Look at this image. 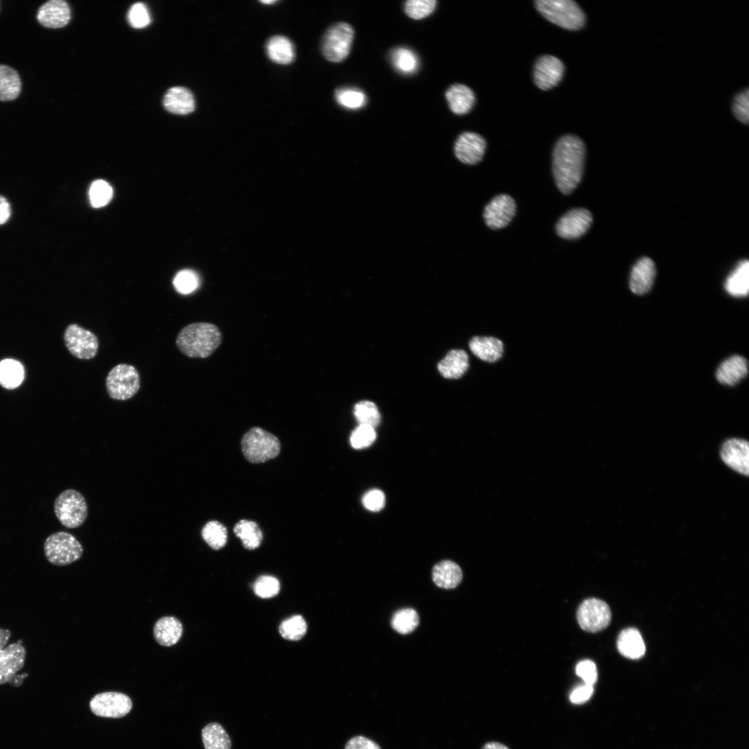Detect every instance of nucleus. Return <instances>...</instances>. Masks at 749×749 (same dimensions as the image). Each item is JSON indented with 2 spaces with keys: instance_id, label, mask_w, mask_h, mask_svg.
<instances>
[{
  "instance_id": "48",
  "label": "nucleus",
  "mask_w": 749,
  "mask_h": 749,
  "mask_svg": "<svg viewBox=\"0 0 749 749\" xmlns=\"http://www.w3.org/2000/svg\"><path fill=\"white\" fill-rule=\"evenodd\" d=\"M362 502L367 509L372 511H378L384 506L385 496L379 490H371L365 494Z\"/></svg>"
},
{
  "instance_id": "38",
  "label": "nucleus",
  "mask_w": 749,
  "mask_h": 749,
  "mask_svg": "<svg viewBox=\"0 0 749 749\" xmlns=\"http://www.w3.org/2000/svg\"><path fill=\"white\" fill-rule=\"evenodd\" d=\"M307 625L300 615H294L284 620L279 626L281 636L288 640L298 641L306 634Z\"/></svg>"
},
{
  "instance_id": "12",
  "label": "nucleus",
  "mask_w": 749,
  "mask_h": 749,
  "mask_svg": "<svg viewBox=\"0 0 749 749\" xmlns=\"http://www.w3.org/2000/svg\"><path fill=\"white\" fill-rule=\"evenodd\" d=\"M721 460L734 472L748 476L749 473V444L739 438L725 440L721 445Z\"/></svg>"
},
{
  "instance_id": "13",
  "label": "nucleus",
  "mask_w": 749,
  "mask_h": 749,
  "mask_svg": "<svg viewBox=\"0 0 749 749\" xmlns=\"http://www.w3.org/2000/svg\"><path fill=\"white\" fill-rule=\"evenodd\" d=\"M516 212L514 199L508 194L496 196L485 206L483 218L486 225L492 230L506 227L512 220Z\"/></svg>"
},
{
  "instance_id": "40",
  "label": "nucleus",
  "mask_w": 749,
  "mask_h": 749,
  "mask_svg": "<svg viewBox=\"0 0 749 749\" xmlns=\"http://www.w3.org/2000/svg\"><path fill=\"white\" fill-rule=\"evenodd\" d=\"M112 187L103 180L94 181L89 189V196L92 205L98 208L106 205L112 197Z\"/></svg>"
},
{
  "instance_id": "2",
  "label": "nucleus",
  "mask_w": 749,
  "mask_h": 749,
  "mask_svg": "<svg viewBox=\"0 0 749 749\" xmlns=\"http://www.w3.org/2000/svg\"><path fill=\"white\" fill-rule=\"evenodd\" d=\"M222 341L220 329L209 322H193L184 327L178 334L175 343L179 350L189 358H207Z\"/></svg>"
},
{
  "instance_id": "39",
  "label": "nucleus",
  "mask_w": 749,
  "mask_h": 749,
  "mask_svg": "<svg viewBox=\"0 0 749 749\" xmlns=\"http://www.w3.org/2000/svg\"><path fill=\"white\" fill-rule=\"evenodd\" d=\"M354 413L360 424L375 427L381 420V415L377 406L370 401L363 400L356 403L354 406Z\"/></svg>"
},
{
  "instance_id": "30",
  "label": "nucleus",
  "mask_w": 749,
  "mask_h": 749,
  "mask_svg": "<svg viewBox=\"0 0 749 749\" xmlns=\"http://www.w3.org/2000/svg\"><path fill=\"white\" fill-rule=\"evenodd\" d=\"M21 89V82L17 71L8 65L0 64V101L17 98Z\"/></svg>"
},
{
  "instance_id": "44",
  "label": "nucleus",
  "mask_w": 749,
  "mask_h": 749,
  "mask_svg": "<svg viewBox=\"0 0 749 749\" xmlns=\"http://www.w3.org/2000/svg\"><path fill=\"white\" fill-rule=\"evenodd\" d=\"M376 438L374 427L366 424H359L350 436L351 445L355 449H362L370 446Z\"/></svg>"
},
{
  "instance_id": "33",
  "label": "nucleus",
  "mask_w": 749,
  "mask_h": 749,
  "mask_svg": "<svg viewBox=\"0 0 749 749\" xmlns=\"http://www.w3.org/2000/svg\"><path fill=\"white\" fill-rule=\"evenodd\" d=\"M24 378V369L20 362L12 359L0 361V384L7 389L18 387Z\"/></svg>"
},
{
  "instance_id": "41",
  "label": "nucleus",
  "mask_w": 749,
  "mask_h": 749,
  "mask_svg": "<svg viewBox=\"0 0 749 749\" xmlns=\"http://www.w3.org/2000/svg\"><path fill=\"white\" fill-rule=\"evenodd\" d=\"M436 5V0H408L404 3V11L409 17L421 19L430 15Z\"/></svg>"
},
{
  "instance_id": "50",
  "label": "nucleus",
  "mask_w": 749,
  "mask_h": 749,
  "mask_svg": "<svg viewBox=\"0 0 749 749\" xmlns=\"http://www.w3.org/2000/svg\"><path fill=\"white\" fill-rule=\"evenodd\" d=\"M594 691L593 686L584 685L575 689L570 695V700L574 704H581L591 697Z\"/></svg>"
},
{
  "instance_id": "46",
  "label": "nucleus",
  "mask_w": 749,
  "mask_h": 749,
  "mask_svg": "<svg viewBox=\"0 0 749 749\" xmlns=\"http://www.w3.org/2000/svg\"><path fill=\"white\" fill-rule=\"evenodd\" d=\"M749 92L748 89L739 93L732 103V112L734 117L741 123L748 125L749 122Z\"/></svg>"
},
{
  "instance_id": "53",
  "label": "nucleus",
  "mask_w": 749,
  "mask_h": 749,
  "mask_svg": "<svg viewBox=\"0 0 749 749\" xmlns=\"http://www.w3.org/2000/svg\"><path fill=\"white\" fill-rule=\"evenodd\" d=\"M481 749H509L503 743L497 741H489L485 743Z\"/></svg>"
},
{
  "instance_id": "47",
  "label": "nucleus",
  "mask_w": 749,
  "mask_h": 749,
  "mask_svg": "<svg viewBox=\"0 0 749 749\" xmlns=\"http://www.w3.org/2000/svg\"><path fill=\"white\" fill-rule=\"evenodd\" d=\"M576 674L580 676L586 685H592L597 680V669L594 662L586 660L580 662L576 668Z\"/></svg>"
},
{
  "instance_id": "16",
  "label": "nucleus",
  "mask_w": 749,
  "mask_h": 749,
  "mask_svg": "<svg viewBox=\"0 0 749 749\" xmlns=\"http://www.w3.org/2000/svg\"><path fill=\"white\" fill-rule=\"evenodd\" d=\"M485 148L486 141L483 137L476 132H465L455 141L454 153L461 162L472 165L482 160Z\"/></svg>"
},
{
  "instance_id": "3",
  "label": "nucleus",
  "mask_w": 749,
  "mask_h": 749,
  "mask_svg": "<svg viewBox=\"0 0 749 749\" xmlns=\"http://www.w3.org/2000/svg\"><path fill=\"white\" fill-rule=\"evenodd\" d=\"M537 10L551 22L566 29L578 30L585 23V15L572 0H537Z\"/></svg>"
},
{
  "instance_id": "19",
  "label": "nucleus",
  "mask_w": 749,
  "mask_h": 749,
  "mask_svg": "<svg viewBox=\"0 0 749 749\" xmlns=\"http://www.w3.org/2000/svg\"><path fill=\"white\" fill-rule=\"evenodd\" d=\"M71 10L63 0H50L38 9L37 19L46 28H59L65 26L70 21Z\"/></svg>"
},
{
  "instance_id": "11",
  "label": "nucleus",
  "mask_w": 749,
  "mask_h": 749,
  "mask_svg": "<svg viewBox=\"0 0 749 749\" xmlns=\"http://www.w3.org/2000/svg\"><path fill=\"white\" fill-rule=\"evenodd\" d=\"M92 712L96 716L106 718H121L132 708L130 698L119 692H103L94 696L89 703Z\"/></svg>"
},
{
  "instance_id": "15",
  "label": "nucleus",
  "mask_w": 749,
  "mask_h": 749,
  "mask_svg": "<svg viewBox=\"0 0 749 749\" xmlns=\"http://www.w3.org/2000/svg\"><path fill=\"white\" fill-rule=\"evenodd\" d=\"M564 68L562 62L553 55H544L540 57L534 67L533 77L535 85L543 90L551 89L561 80Z\"/></svg>"
},
{
  "instance_id": "7",
  "label": "nucleus",
  "mask_w": 749,
  "mask_h": 749,
  "mask_svg": "<svg viewBox=\"0 0 749 749\" xmlns=\"http://www.w3.org/2000/svg\"><path fill=\"white\" fill-rule=\"evenodd\" d=\"M105 385L110 398L120 401L129 399L140 388L139 372L132 365L118 364L107 374Z\"/></svg>"
},
{
  "instance_id": "35",
  "label": "nucleus",
  "mask_w": 749,
  "mask_h": 749,
  "mask_svg": "<svg viewBox=\"0 0 749 749\" xmlns=\"http://www.w3.org/2000/svg\"><path fill=\"white\" fill-rule=\"evenodd\" d=\"M204 541L212 549L223 548L227 541V529L221 522L212 520L205 524L201 530Z\"/></svg>"
},
{
  "instance_id": "34",
  "label": "nucleus",
  "mask_w": 749,
  "mask_h": 749,
  "mask_svg": "<svg viewBox=\"0 0 749 749\" xmlns=\"http://www.w3.org/2000/svg\"><path fill=\"white\" fill-rule=\"evenodd\" d=\"M389 60L394 68L404 74L415 73L419 67V60L415 53L405 47H397L390 51Z\"/></svg>"
},
{
  "instance_id": "51",
  "label": "nucleus",
  "mask_w": 749,
  "mask_h": 749,
  "mask_svg": "<svg viewBox=\"0 0 749 749\" xmlns=\"http://www.w3.org/2000/svg\"><path fill=\"white\" fill-rule=\"evenodd\" d=\"M11 214L10 206L6 198L0 195V225L6 223Z\"/></svg>"
},
{
  "instance_id": "14",
  "label": "nucleus",
  "mask_w": 749,
  "mask_h": 749,
  "mask_svg": "<svg viewBox=\"0 0 749 749\" xmlns=\"http://www.w3.org/2000/svg\"><path fill=\"white\" fill-rule=\"evenodd\" d=\"M591 212L585 208H574L564 214L556 225L558 236L566 239H576L583 236L592 223Z\"/></svg>"
},
{
  "instance_id": "26",
  "label": "nucleus",
  "mask_w": 749,
  "mask_h": 749,
  "mask_svg": "<svg viewBox=\"0 0 749 749\" xmlns=\"http://www.w3.org/2000/svg\"><path fill=\"white\" fill-rule=\"evenodd\" d=\"M619 652L624 657L637 660L642 657L646 647L640 632L635 628H629L622 630L617 639Z\"/></svg>"
},
{
  "instance_id": "6",
  "label": "nucleus",
  "mask_w": 749,
  "mask_h": 749,
  "mask_svg": "<svg viewBox=\"0 0 749 749\" xmlns=\"http://www.w3.org/2000/svg\"><path fill=\"white\" fill-rule=\"evenodd\" d=\"M54 512L58 519L67 528L80 526L87 517V503L84 496L74 489L61 492L55 499Z\"/></svg>"
},
{
  "instance_id": "1",
  "label": "nucleus",
  "mask_w": 749,
  "mask_h": 749,
  "mask_svg": "<svg viewBox=\"0 0 749 749\" xmlns=\"http://www.w3.org/2000/svg\"><path fill=\"white\" fill-rule=\"evenodd\" d=\"M585 156V144L576 135H564L556 142L553 151L552 171L556 184L563 194H569L580 183Z\"/></svg>"
},
{
  "instance_id": "10",
  "label": "nucleus",
  "mask_w": 749,
  "mask_h": 749,
  "mask_svg": "<svg viewBox=\"0 0 749 749\" xmlns=\"http://www.w3.org/2000/svg\"><path fill=\"white\" fill-rule=\"evenodd\" d=\"M64 339L69 352L78 359H92L97 354L98 349L97 336L91 331L84 329L78 324H71L67 327Z\"/></svg>"
},
{
  "instance_id": "24",
  "label": "nucleus",
  "mask_w": 749,
  "mask_h": 749,
  "mask_svg": "<svg viewBox=\"0 0 749 749\" xmlns=\"http://www.w3.org/2000/svg\"><path fill=\"white\" fill-rule=\"evenodd\" d=\"M183 626L176 617H163L159 619L153 628V636L156 642L164 646H171L180 640L182 635Z\"/></svg>"
},
{
  "instance_id": "43",
  "label": "nucleus",
  "mask_w": 749,
  "mask_h": 749,
  "mask_svg": "<svg viewBox=\"0 0 749 749\" xmlns=\"http://www.w3.org/2000/svg\"><path fill=\"white\" fill-rule=\"evenodd\" d=\"M173 283L178 292L182 294H189L198 286L199 279L193 271L182 270L175 275Z\"/></svg>"
},
{
  "instance_id": "25",
  "label": "nucleus",
  "mask_w": 749,
  "mask_h": 749,
  "mask_svg": "<svg viewBox=\"0 0 749 749\" xmlns=\"http://www.w3.org/2000/svg\"><path fill=\"white\" fill-rule=\"evenodd\" d=\"M445 98L452 112L458 115L468 113L475 103L473 91L463 84H454L445 92Z\"/></svg>"
},
{
  "instance_id": "20",
  "label": "nucleus",
  "mask_w": 749,
  "mask_h": 749,
  "mask_svg": "<svg viewBox=\"0 0 749 749\" xmlns=\"http://www.w3.org/2000/svg\"><path fill=\"white\" fill-rule=\"evenodd\" d=\"M655 275V265L651 259L643 257L638 260L630 274L629 285L631 291L637 295L648 293L652 288Z\"/></svg>"
},
{
  "instance_id": "28",
  "label": "nucleus",
  "mask_w": 749,
  "mask_h": 749,
  "mask_svg": "<svg viewBox=\"0 0 749 749\" xmlns=\"http://www.w3.org/2000/svg\"><path fill=\"white\" fill-rule=\"evenodd\" d=\"M266 53L269 58L278 64H287L293 62L295 51L292 42L282 35L270 37L266 45Z\"/></svg>"
},
{
  "instance_id": "9",
  "label": "nucleus",
  "mask_w": 749,
  "mask_h": 749,
  "mask_svg": "<svg viewBox=\"0 0 749 749\" xmlns=\"http://www.w3.org/2000/svg\"><path fill=\"white\" fill-rule=\"evenodd\" d=\"M577 620L583 630L596 632L608 626L611 611L605 601L595 598L587 599L578 607Z\"/></svg>"
},
{
  "instance_id": "29",
  "label": "nucleus",
  "mask_w": 749,
  "mask_h": 749,
  "mask_svg": "<svg viewBox=\"0 0 749 749\" xmlns=\"http://www.w3.org/2000/svg\"><path fill=\"white\" fill-rule=\"evenodd\" d=\"M725 289L731 295L744 297L749 290V264L748 260L740 261L727 278Z\"/></svg>"
},
{
  "instance_id": "17",
  "label": "nucleus",
  "mask_w": 749,
  "mask_h": 749,
  "mask_svg": "<svg viewBox=\"0 0 749 749\" xmlns=\"http://www.w3.org/2000/svg\"><path fill=\"white\" fill-rule=\"evenodd\" d=\"M26 649L17 642L0 650V685L10 683L24 665Z\"/></svg>"
},
{
  "instance_id": "45",
  "label": "nucleus",
  "mask_w": 749,
  "mask_h": 749,
  "mask_svg": "<svg viewBox=\"0 0 749 749\" xmlns=\"http://www.w3.org/2000/svg\"><path fill=\"white\" fill-rule=\"evenodd\" d=\"M130 25L135 28H142L150 22V17L146 6L142 3H136L130 8L128 13Z\"/></svg>"
},
{
  "instance_id": "8",
  "label": "nucleus",
  "mask_w": 749,
  "mask_h": 749,
  "mask_svg": "<svg viewBox=\"0 0 749 749\" xmlns=\"http://www.w3.org/2000/svg\"><path fill=\"white\" fill-rule=\"evenodd\" d=\"M354 36L353 27L347 23L338 22L331 26L322 40L324 57L333 62L343 61L350 53Z\"/></svg>"
},
{
  "instance_id": "22",
  "label": "nucleus",
  "mask_w": 749,
  "mask_h": 749,
  "mask_svg": "<svg viewBox=\"0 0 749 749\" xmlns=\"http://www.w3.org/2000/svg\"><path fill=\"white\" fill-rule=\"evenodd\" d=\"M470 366L468 354L463 350L449 351L438 364V369L446 379H455L463 376Z\"/></svg>"
},
{
  "instance_id": "4",
  "label": "nucleus",
  "mask_w": 749,
  "mask_h": 749,
  "mask_svg": "<svg viewBox=\"0 0 749 749\" xmlns=\"http://www.w3.org/2000/svg\"><path fill=\"white\" fill-rule=\"evenodd\" d=\"M242 452L250 463H261L278 456L279 439L266 430L255 427L249 429L241 440Z\"/></svg>"
},
{
  "instance_id": "23",
  "label": "nucleus",
  "mask_w": 749,
  "mask_h": 749,
  "mask_svg": "<svg viewBox=\"0 0 749 749\" xmlns=\"http://www.w3.org/2000/svg\"><path fill=\"white\" fill-rule=\"evenodd\" d=\"M748 374V363L745 358L739 355L725 360L718 368L716 379L722 384L734 386Z\"/></svg>"
},
{
  "instance_id": "27",
  "label": "nucleus",
  "mask_w": 749,
  "mask_h": 749,
  "mask_svg": "<svg viewBox=\"0 0 749 749\" xmlns=\"http://www.w3.org/2000/svg\"><path fill=\"white\" fill-rule=\"evenodd\" d=\"M463 578L460 567L451 560H442L436 564L432 570V579L434 583L442 588L452 589L456 587Z\"/></svg>"
},
{
  "instance_id": "37",
  "label": "nucleus",
  "mask_w": 749,
  "mask_h": 749,
  "mask_svg": "<svg viewBox=\"0 0 749 749\" xmlns=\"http://www.w3.org/2000/svg\"><path fill=\"white\" fill-rule=\"evenodd\" d=\"M418 623V614L412 608H404L397 611L391 620L392 627L400 634L411 632L416 628Z\"/></svg>"
},
{
  "instance_id": "54",
  "label": "nucleus",
  "mask_w": 749,
  "mask_h": 749,
  "mask_svg": "<svg viewBox=\"0 0 749 749\" xmlns=\"http://www.w3.org/2000/svg\"><path fill=\"white\" fill-rule=\"evenodd\" d=\"M260 2H261L262 3H264V4H271V3H275L276 1H274V0L268 1V0H266V1H261Z\"/></svg>"
},
{
  "instance_id": "5",
  "label": "nucleus",
  "mask_w": 749,
  "mask_h": 749,
  "mask_svg": "<svg viewBox=\"0 0 749 749\" xmlns=\"http://www.w3.org/2000/svg\"><path fill=\"white\" fill-rule=\"evenodd\" d=\"M44 552L50 563L64 566L80 559L83 549L73 535L65 531H58L47 537L44 543Z\"/></svg>"
},
{
  "instance_id": "49",
  "label": "nucleus",
  "mask_w": 749,
  "mask_h": 749,
  "mask_svg": "<svg viewBox=\"0 0 749 749\" xmlns=\"http://www.w3.org/2000/svg\"><path fill=\"white\" fill-rule=\"evenodd\" d=\"M344 749H381L380 746L373 740L361 735L355 736L350 739Z\"/></svg>"
},
{
  "instance_id": "31",
  "label": "nucleus",
  "mask_w": 749,
  "mask_h": 749,
  "mask_svg": "<svg viewBox=\"0 0 749 749\" xmlns=\"http://www.w3.org/2000/svg\"><path fill=\"white\" fill-rule=\"evenodd\" d=\"M202 740L205 749H231L232 741L225 728L218 723L213 722L205 726L201 732Z\"/></svg>"
},
{
  "instance_id": "36",
  "label": "nucleus",
  "mask_w": 749,
  "mask_h": 749,
  "mask_svg": "<svg viewBox=\"0 0 749 749\" xmlns=\"http://www.w3.org/2000/svg\"><path fill=\"white\" fill-rule=\"evenodd\" d=\"M334 96L340 105L350 110L360 109L367 102L365 94L361 90L353 87L339 88L336 90Z\"/></svg>"
},
{
  "instance_id": "42",
  "label": "nucleus",
  "mask_w": 749,
  "mask_h": 749,
  "mask_svg": "<svg viewBox=\"0 0 749 749\" xmlns=\"http://www.w3.org/2000/svg\"><path fill=\"white\" fill-rule=\"evenodd\" d=\"M255 594L262 599H269L276 596L280 589L279 580L271 576H261L254 584Z\"/></svg>"
},
{
  "instance_id": "21",
  "label": "nucleus",
  "mask_w": 749,
  "mask_h": 749,
  "mask_svg": "<svg viewBox=\"0 0 749 749\" xmlns=\"http://www.w3.org/2000/svg\"><path fill=\"white\" fill-rule=\"evenodd\" d=\"M163 105L169 112L179 115L190 114L195 109L192 93L183 87L170 88L164 97Z\"/></svg>"
},
{
  "instance_id": "18",
  "label": "nucleus",
  "mask_w": 749,
  "mask_h": 749,
  "mask_svg": "<svg viewBox=\"0 0 749 749\" xmlns=\"http://www.w3.org/2000/svg\"><path fill=\"white\" fill-rule=\"evenodd\" d=\"M468 347L474 356L487 363L498 362L504 354L503 342L491 336H474L470 340Z\"/></svg>"
},
{
  "instance_id": "52",
  "label": "nucleus",
  "mask_w": 749,
  "mask_h": 749,
  "mask_svg": "<svg viewBox=\"0 0 749 749\" xmlns=\"http://www.w3.org/2000/svg\"><path fill=\"white\" fill-rule=\"evenodd\" d=\"M10 636L11 632L9 630L0 628V650L4 648Z\"/></svg>"
},
{
  "instance_id": "32",
  "label": "nucleus",
  "mask_w": 749,
  "mask_h": 749,
  "mask_svg": "<svg viewBox=\"0 0 749 749\" xmlns=\"http://www.w3.org/2000/svg\"><path fill=\"white\" fill-rule=\"evenodd\" d=\"M234 533L240 538L243 546L248 550L258 548L263 540V533L258 524L250 520L241 519L234 527Z\"/></svg>"
}]
</instances>
